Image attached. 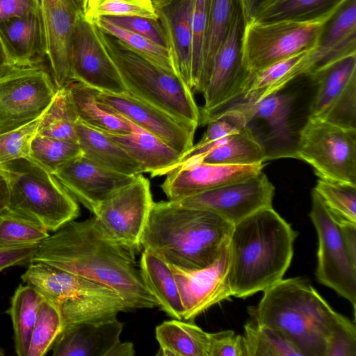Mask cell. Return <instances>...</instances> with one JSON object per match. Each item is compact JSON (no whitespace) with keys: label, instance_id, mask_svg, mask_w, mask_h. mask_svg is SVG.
Returning <instances> with one entry per match:
<instances>
[{"label":"cell","instance_id":"6da1fadb","mask_svg":"<svg viewBox=\"0 0 356 356\" xmlns=\"http://www.w3.org/2000/svg\"><path fill=\"white\" fill-rule=\"evenodd\" d=\"M136 252L108 236L94 216L70 221L39 243L31 262H44L115 291L128 309L159 307L146 287Z\"/></svg>","mask_w":356,"mask_h":356},{"label":"cell","instance_id":"7a4b0ae2","mask_svg":"<svg viewBox=\"0 0 356 356\" xmlns=\"http://www.w3.org/2000/svg\"><path fill=\"white\" fill-rule=\"evenodd\" d=\"M296 237L273 207L234 225L227 244L232 296H251L282 280L291 264Z\"/></svg>","mask_w":356,"mask_h":356},{"label":"cell","instance_id":"3957f363","mask_svg":"<svg viewBox=\"0 0 356 356\" xmlns=\"http://www.w3.org/2000/svg\"><path fill=\"white\" fill-rule=\"evenodd\" d=\"M233 225L206 210L172 201L154 202L140 239L170 265L198 269L214 262L227 245Z\"/></svg>","mask_w":356,"mask_h":356},{"label":"cell","instance_id":"277c9868","mask_svg":"<svg viewBox=\"0 0 356 356\" xmlns=\"http://www.w3.org/2000/svg\"><path fill=\"white\" fill-rule=\"evenodd\" d=\"M250 312L254 322L280 332L302 356H325L332 330L346 318L302 277L282 278L267 288Z\"/></svg>","mask_w":356,"mask_h":356},{"label":"cell","instance_id":"5b68a950","mask_svg":"<svg viewBox=\"0 0 356 356\" xmlns=\"http://www.w3.org/2000/svg\"><path fill=\"white\" fill-rule=\"evenodd\" d=\"M99 37L120 75L127 92L195 128L200 113L193 92L180 76L147 60L102 31Z\"/></svg>","mask_w":356,"mask_h":356},{"label":"cell","instance_id":"8992f818","mask_svg":"<svg viewBox=\"0 0 356 356\" xmlns=\"http://www.w3.org/2000/svg\"><path fill=\"white\" fill-rule=\"evenodd\" d=\"M21 278L57 308L63 329L129 310L108 286L44 262H31Z\"/></svg>","mask_w":356,"mask_h":356},{"label":"cell","instance_id":"52a82bcc","mask_svg":"<svg viewBox=\"0 0 356 356\" xmlns=\"http://www.w3.org/2000/svg\"><path fill=\"white\" fill-rule=\"evenodd\" d=\"M8 184L7 210L56 232L79 216L77 201L54 175L29 157L0 165Z\"/></svg>","mask_w":356,"mask_h":356},{"label":"cell","instance_id":"ba28073f","mask_svg":"<svg viewBox=\"0 0 356 356\" xmlns=\"http://www.w3.org/2000/svg\"><path fill=\"white\" fill-rule=\"evenodd\" d=\"M340 8L309 19L244 23L241 36L243 67L254 72L315 49L325 24Z\"/></svg>","mask_w":356,"mask_h":356},{"label":"cell","instance_id":"9c48e42d","mask_svg":"<svg viewBox=\"0 0 356 356\" xmlns=\"http://www.w3.org/2000/svg\"><path fill=\"white\" fill-rule=\"evenodd\" d=\"M295 154L320 179L356 186V130L307 118L298 131Z\"/></svg>","mask_w":356,"mask_h":356},{"label":"cell","instance_id":"30bf717a","mask_svg":"<svg viewBox=\"0 0 356 356\" xmlns=\"http://www.w3.org/2000/svg\"><path fill=\"white\" fill-rule=\"evenodd\" d=\"M57 88L42 65L12 67L0 74V134L40 117Z\"/></svg>","mask_w":356,"mask_h":356},{"label":"cell","instance_id":"8fae6325","mask_svg":"<svg viewBox=\"0 0 356 356\" xmlns=\"http://www.w3.org/2000/svg\"><path fill=\"white\" fill-rule=\"evenodd\" d=\"M309 216L318 239L316 280L348 300L355 311L356 259L346 245L340 223L314 190Z\"/></svg>","mask_w":356,"mask_h":356},{"label":"cell","instance_id":"7c38bea8","mask_svg":"<svg viewBox=\"0 0 356 356\" xmlns=\"http://www.w3.org/2000/svg\"><path fill=\"white\" fill-rule=\"evenodd\" d=\"M296 95L281 90L254 103L230 102L211 116L226 109L240 111L247 121L246 127L263 145L266 161L281 158H296L298 134L292 128L291 115Z\"/></svg>","mask_w":356,"mask_h":356},{"label":"cell","instance_id":"4fadbf2b","mask_svg":"<svg viewBox=\"0 0 356 356\" xmlns=\"http://www.w3.org/2000/svg\"><path fill=\"white\" fill-rule=\"evenodd\" d=\"M317 90L308 117L356 130V54L342 57L309 75Z\"/></svg>","mask_w":356,"mask_h":356},{"label":"cell","instance_id":"5bb4252c","mask_svg":"<svg viewBox=\"0 0 356 356\" xmlns=\"http://www.w3.org/2000/svg\"><path fill=\"white\" fill-rule=\"evenodd\" d=\"M154 201L150 183L142 174L100 204L93 213L112 238L136 252Z\"/></svg>","mask_w":356,"mask_h":356},{"label":"cell","instance_id":"9a60e30c","mask_svg":"<svg viewBox=\"0 0 356 356\" xmlns=\"http://www.w3.org/2000/svg\"><path fill=\"white\" fill-rule=\"evenodd\" d=\"M274 193V186L261 170L243 181L172 202L213 212L234 225L261 209L272 207Z\"/></svg>","mask_w":356,"mask_h":356},{"label":"cell","instance_id":"2e32d148","mask_svg":"<svg viewBox=\"0 0 356 356\" xmlns=\"http://www.w3.org/2000/svg\"><path fill=\"white\" fill-rule=\"evenodd\" d=\"M243 19L237 0L227 34L217 49L209 76L202 92L204 104L200 119L217 111L241 92L248 71L241 59Z\"/></svg>","mask_w":356,"mask_h":356},{"label":"cell","instance_id":"e0dca14e","mask_svg":"<svg viewBox=\"0 0 356 356\" xmlns=\"http://www.w3.org/2000/svg\"><path fill=\"white\" fill-rule=\"evenodd\" d=\"M71 77L101 92L121 94L127 92L115 64L98 35L94 22L81 14L71 47Z\"/></svg>","mask_w":356,"mask_h":356},{"label":"cell","instance_id":"ac0fdd59","mask_svg":"<svg viewBox=\"0 0 356 356\" xmlns=\"http://www.w3.org/2000/svg\"><path fill=\"white\" fill-rule=\"evenodd\" d=\"M96 99L106 111L152 134L183 155L193 146L197 128L180 122L127 92L115 94L97 90Z\"/></svg>","mask_w":356,"mask_h":356},{"label":"cell","instance_id":"d6986e66","mask_svg":"<svg viewBox=\"0 0 356 356\" xmlns=\"http://www.w3.org/2000/svg\"><path fill=\"white\" fill-rule=\"evenodd\" d=\"M169 265L180 293L184 321L195 319L209 308L232 296L228 281L227 245L218 258L207 267L185 269Z\"/></svg>","mask_w":356,"mask_h":356},{"label":"cell","instance_id":"ffe728a7","mask_svg":"<svg viewBox=\"0 0 356 356\" xmlns=\"http://www.w3.org/2000/svg\"><path fill=\"white\" fill-rule=\"evenodd\" d=\"M51 74L57 88L71 83V47L81 10L75 0H39Z\"/></svg>","mask_w":356,"mask_h":356},{"label":"cell","instance_id":"44dd1931","mask_svg":"<svg viewBox=\"0 0 356 356\" xmlns=\"http://www.w3.org/2000/svg\"><path fill=\"white\" fill-rule=\"evenodd\" d=\"M53 175L76 201L92 213L102 202L136 176L109 170L83 156L69 161Z\"/></svg>","mask_w":356,"mask_h":356},{"label":"cell","instance_id":"7402d4cb","mask_svg":"<svg viewBox=\"0 0 356 356\" xmlns=\"http://www.w3.org/2000/svg\"><path fill=\"white\" fill-rule=\"evenodd\" d=\"M264 163L220 165L201 162L181 164L166 174L161 188L168 200L182 198L247 179L259 172Z\"/></svg>","mask_w":356,"mask_h":356},{"label":"cell","instance_id":"603a6c76","mask_svg":"<svg viewBox=\"0 0 356 356\" xmlns=\"http://www.w3.org/2000/svg\"><path fill=\"white\" fill-rule=\"evenodd\" d=\"M123 323L113 316L64 328L52 348L54 356H113Z\"/></svg>","mask_w":356,"mask_h":356},{"label":"cell","instance_id":"cb8c5ba5","mask_svg":"<svg viewBox=\"0 0 356 356\" xmlns=\"http://www.w3.org/2000/svg\"><path fill=\"white\" fill-rule=\"evenodd\" d=\"M152 2L177 73L191 90L192 21L195 0H152Z\"/></svg>","mask_w":356,"mask_h":356},{"label":"cell","instance_id":"d4e9b609","mask_svg":"<svg viewBox=\"0 0 356 356\" xmlns=\"http://www.w3.org/2000/svg\"><path fill=\"white\" fill-rule=\"evenodd\" d=\"M0 40L12 67L42 65L47 54L40 8L1 22Z\"/></svg>","mask_w":356,"mask_h":356},{"label":"cell","instance_id":"484cf974","mask_svg":"<svg viewBox=\"0 0 356 356\" xmlns=\"http://www.w3.org/2000/svg\"><path fill=\"white\" fill-rule=\"evenodd\" d=\"M312 50L299 53L258 70L249 72L240 94L229 103L257 102L284 89L296 78L301 75L307 76L314 67Z\"/></svg>","mask_w":356,"mask_h":356},{"label":"cell","instance_id":"4316f807","mask_svg":"<svg viewBox=\"0 0 356 356\" xmlns=\"http://www.w3.org/2000/svg\"><path fill=\"white\" fill-rule=\"evenodd\" d=\"M265 161L266 152L263 145L246 128L239 133L207 145H193L182 156L177 165L190 162L253 165L264 163Z\"/></svg>","mask_w":356,"mask_h":356},{"label":"cell","instance_id":"83f0119b","mask_svg":"<svg viewBox=\"0 0 356 356\" xmlns=\"http://www.w3.org/2000/svg\"><path fill=\"white\" fill-rule=\"evenodd\" d=\"M130 123L133 129L130 134L103 132L132 156L143 172L149 173L151 177L166 175L173 170L183 154L152 134Z\"/></svg>","mask_w":356,"mask_h":356},{"label":"cell","instance_id":"f1b7e54d","mask_svg":"<svg viewBox=\"0 0 356 356\" xmlns=\"http://www.w3.org/2000/svg\"><path fill=\"white\" fill-rule=\"evenodd\" d=\"M351 54H356V0H347L325 24L313 51L315 65L309 75Z\"/></svg>","mask_w":356,"mask_h":356},{"label":"cell","instance_id":"f546056e","mask_svg":"<svg viewBox=\"0 0 356 356\" xmlns=\"http://www.w3.org/2000/svg\"><path fill=\"white\" fill-rule=\"evenodd\" d=\"M75 130L83 156L124 175L136 176L143 173L139 163L104 132L79 120Z\"/></svg>","mask_w":356,"mask_h":356},{"label":"cell","instance_id":"4dcf8cb0","mask_svg":"<svg viewBox=\"0 0 356 356\" xmlns=\"http://www.w3.org/2000/svg\"><path fill=\"white\" fill-rule=\"evenodd\" d=\"M139 268L146 287L159 307L172 318L183 320L184 307L170 265L154 253L144 250Z\"/></svg>","mask_w":356,"mask_h":356},{"label":"cell","instance_id":"1f68e13d","mask_svg":"<svg viewBox=\"0 0 356 356\" xmlns=\"http://www.w3.org/2000/svg\"><path fill=\"white\" fill-rule=\"evenodd\" d=\"M157 355L209 356V333L197 325L173 318L156 326Z\"/></svg>","mask_w":356,"mask_h":356},{"label":"cell","instance_id":"d6a6232c","mask_svg":"<svg viewBox=\"0 0 356 356\" xmlns=\"http://www.w3.org/2000/svg\"><path fill=\"white\" fill-rule=\"evenodd\" d=\"M66 87L78 120L110 134H127L132 132L129 121L101 107L96 99L97 90L77 81H72Z\"/></svg>","mask_w":356,"mask_h":356},{"label":"cell","instance_id":"836d02e7","mask_svg":"<svg viewBox=\"0 0 356 356\" xmlns=\"http://www.w3.org/2000/svg\"><path fill=\"white\" fill-rule=\"evenodd\" d=\"M44 297L29 284H19L15 289L6 313L10 316L15 353L27 356L32 331Z\"/></svg>","mask_w":356,"mask_h":356},{"label":"cell","instance_id":"e575fe53","mask_svg":"<svg viewBox=\"0 0 356 356\" xmlns=\"http://www.w3.org/2000/svg\"><path fill=\"white\" fill-rule=\"evenodd\" d=\"M347 0H264L252 20L303 19L340 8Z\"/></svg>","mask_w":356,"mask_h":356},{"label":"cell","instance_id":"d590c367","mask_svg":"<svg viewBox=\"0 0 356 356\" xmlns=\"http://www.w3.org/2000/svg\"><path fill=\"white\" fill-rule=\"evenodd\" d=\"M77 120L67 87L57 88L53 100L42 115L37 134L77 143Z\"/></svg>","mask_w":356,"mask_h":356},{"label":"cell","instance_id":"8d00e7d4","mask_svg":"<svg viewBox=\"0 0 356 356\" xmlns=\"http://www.w3.org/2000/svg\"><path fill=\"white\" fill-rule=\"evenodd\" d=\"M94 23L102 31L116 39L134 52L166 70L178 74L172 53L168 48L103 18L97 19Z\"/></svg>","mask_w":356,"mask_h":356},{"label":"cell","instance_id":"74e56055","mask_svg":"<svg viewBox=\"0 0 356 356\" xmlns=\"http://www.w3.org/2000/svg\"><path fill=\"white\" fill-rule=\"evenodd\" d=\"M243 340L245 356H302L280 332L253 321L244 326Z\"/></svg>","mask_w":356,"mask_h":356},{"label":"cell","instance_id":"f35d334b","mask_svg":"<svg viewBox=\"0 0 356 356\" xmlns=\"http://www.w3.org/2000/svg\"><path fill=\"white\" fill-rule=\"evenodd\" d=\"M313 190L339 223L356 225V186L319 178Z\"/></svg>","mask_w":356,"mask_h":356},{"label":"cell","instance_id":"ab89813d","mask_svg":"<svg viewBox=\"0 0 356 356\" xmlns=\"http://www.w3.org/2000/svg\"><path fill=\"white\" fill-rule=\"evenodd\" d=\"M82 156L76 142L36 134L28 156L44 169L54 174L69 161Z\"/></svg>","mask_w":356,"mask_h":356},{"label":"cell","instance_id":"60d3db41","mask_svg":"<svg viewBox=\"0 0 356 356\" xmlns=\"http://www.w3.org/2000/svg\"><path fill=\"white\" fill-rule=\"evenodd\" d=\"M235 3L236 0H210L202 73V92L209 76L214 55L229 29Z\"/></svg>","mask_w":356,"mask_h":356},{"label":"cell","instance_id":"b9f144b4","mask_svg":"<svg viewBox=\"0 0 356 356\" xmlns=\"http://www.w3.org/2000/svg\"><path fill=\"white\" fill-rule=\"evenodd\" d=\"M63 329L57 308L44 298L38 309L27 356H42L51 350Z\"/></svg>","mask_w":356,"mask_h":356},{"label":"cell","instance_id":"7bdbcfd3","mask_svg":"<svg viewBox=\"0 0 356 356\" xmlns=\"http://www.w3.org/2000/svg\"><path fill=\"white\" fill-rule=\"evenodd\" d=\"M84 17L94 22L105 17H143L158 20L152 0H86Z\"/></svg>","mask_w":356,"mask_h":356},{"label":"cell","instance_id":"ee69618b","mask_svg":"<svg viewBox=\"0 0 356 356\" xmlns=\"http://www.w3.org/2000/svg\"><path fill=\"white\" fill-rule=\"evenodd\" d=\"M50 234L40 224L7 209L0 213V243L8 245L40 243Z\"/></svg>","mask_w":356,"mask_h":356},{"label":"cell","instance_id":"f6af8a7d","mask_svg":"<svg viewBox=\"0 0 356 356\" xmlns=\"http://www.w3.org/2000/svg\"><path fill=\"white\" fill-rule=\"evenodd\" d=\"M210 0H195L192 21L191 90L202 93V73Z\"/></svg>","mask_w":356,"mask_h":356},{"label":"cell","instance_id":"bcb514c9","mask_svg":"<svg viewBox=\"0 0 356 356\" xmlns=\"http://www.w3.org/2000/svg\"><path fill=\"white\" fill-rule=\"evenodd\" d=\"M42 114L24 125L0 134V165L29 156Z\"/></svg>","mask_w":356,"mask_h":356},{"label":"cell","instance_id":"7dc6e473","mask_svg":"<svg viewBox=\"0 0 356 356\" xmlns=\"http://www.w3.org/2000/svg\"><path fill=\"white\" fill-rule=\"evenodd\" d=\"M102 18L168 48L164 30L159 19L155 20L143 17L127 16H113Z\"/></svg>","mask_w":356,"mask_h":356},{"label":"cell","instance_id":"c3c4849f","mask_svg":"<svg viewBox=\"0 0 356 356\" xmlns=\"http://www.w3.org/2000/svg\"><path fill=\"white\" fill-rule=\"evenodd\" d=\"M325 356H356V327L347 317L332 330Z\"/></svg>","mask_w":356,"mask_h":356},{"label":"cell","instance_id":"681fc988","mask_svg":"<svg viewBox=\"0 0 356 356\" xmlns=\"http://www.w3.org/2000/svg\"><path fill=\"white\" fill-rule=\"evenodd\" d=\"M209 356H245L243 336L232 330L209 333Z\"/></svg>","mask_w":356,"mask_h":356},{"label":"cell","instance_id":"f907efd6","mask_svg":"<svg viewBox=\"0 0 356 356\" xmlns=\"http://www.w3.org/2000/svg\"><path fill=\"white\" fill-rule=\"evenodd\" d=\"M39 243L0 248V272L15 266L29 265L36 254Z\"/></svg>","mask_w":356,"mask_h":356},{"label":"cell","instance_id":"816d5d0a","mask_svg":"<svg viewBox=\"0 0 356 356\" xmlns=\"http://www.w3.org/2000/svg\"><path fill=\"white\" fill-rule=\"evenodd\" d=\"M39 8V0H0V23L26 15Z\"/></svg>","mask_w":356,"mask_h":356},{"label":"cell","instance_id":"f5cc1de1","mask_svg":"<svg viewBox=\"0 0 356 356\" xmlns=\"http://www.w3.org/2000/svg\"><path fill=\"white\" fill-rule=\"evenodd\" d=\"M264 0H237L243 23L251 21L261 1Z\"/></svg>","mask_w":356,"mask_h":356},{"label":"cell","instance_id":"db71d44e","mask_svg":"<svg viewBox=\"0 0 356 356\" xmlns=\"http://www.w3.org/2000/svg\"><path fill=\"white\" fill-rule=\"evenodd\" d=\"M9 188L7 179L0 168V202L8 204Z\"/></svg>","mask_w":356,"mask_h":356},{"label":"cell","instance_id":"11a10c76","mask_svg":"<svg viewBox=\"0 0 356 356\" xmlns=\"http://www.w3.org/2000/svg\"><path fill=\"white\" fill-rule=\"evenodd\" d=\"M12 67L3 44L0 40V74Z\"/></svg>","mask_w":356,"mask_h":356},{"label":"cell","instance_id":"9f6ffc18","mask_svg":"<svg viewBox=\"0 0 356 356\" xmlns=\"http://www.w3.org/2000/svg\"><path fill=\"white\" fill-rule=\"evenodd\" d=\"M75 1L83 13L86 0H75Z\"/></svg>","mask_w":356,"mask_h":356},{"label":"cell","instance_id":"6f0895ef","mask_svg":"<svg viewBox=\"0 0 356 356\" xmlns=\"http://www.w3.org/2000/svg\"><path fill=\"white\" fill-rule=\"evenodd\" d=\"M8 204L0 202V213H2L4 210H6Z\"/></svg>","mask_w":356,"mask_h":356},{"label":"cell","instance_id":"680465c9","mask_svg":"<svg viewBox=\"0 0 356 356\" xmlns=\"http://www.w3.org/2000/svg\"><path fill=\"white\" fill-rule=\"evenodd\" d=\"M5 355L4 350L3 348L0 346V356H3Z\"/></svg>","mask_w":356,"mask_h":356},{"label":"cell","instance_id":"91938a15","mask_svg":"<svg viewBox=\"0 0 356 356\" xmlns=\"http://www.w3.org/2000/svg\"><path fill=\"white\" fill-rule=\"evenodd\" d=\"M8 246H13V245H6V244L0 243V248L8 247Z\"/></svg>","mask_w":356,"mask_h":356}]
</instances>
